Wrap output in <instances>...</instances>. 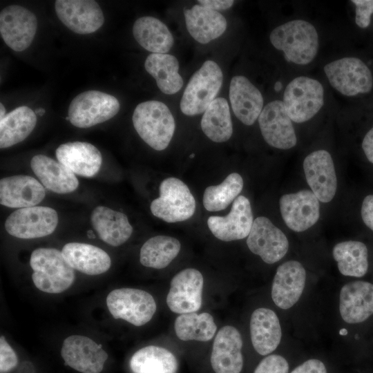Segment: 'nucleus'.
<instances>
[{"instance_id": "obj_1", "label": "nucleus", "mask_w": 373, "mask_h": 373, "mask_svg": "<svg viewBox=\"0 0 373 373\" xmlns=\"http://www.w3.org/2000/svg\"><path fill=\"white\" fill-rule=\"evenodd\" d=\"M275 48L285 59L298 65L309 64L318 50V35L315 27L303 19L289 21L275 28L269 35Z\"/></svg>"}, {"instance_id": "obj_2", "label": "nucleus", "mask_w": 373, "mask_h": 373, "mask_svg": "<svg viewBox=\"0 0 373 373\" xmlns=\"http://www.w3.org/2000/svg\"><path fill=\"white\" fill-rule=\"evenodd\" d=\"M132 120L140 137L151 148L162 151L169 146L175 122L165 104L155 100L142 102L135 107Z\"/></svg>"}, {"instance_id": "obj_3", "label": "nucleus", "mask_w": 373, "mask_h": 373, "mask_svg": "<svg viewBox=\"0 0 373 373\" xmlns=\"http://www.w3.org/2000/svg\"><path fill=\"white\" fill-rule=\"evenodd\" d=\"M30 265L34 271L32 279L39 290L59 294L68 289L75 279L74 269L61 251L54 248H38L30 256Z\"/></svg>"}, {"instance_id": "obj_4", "label": "nucleus", "mask_w": 373, "mask_h": 373, "mask_svg": "<svg viewBox=\"0 0 373 373\" xmlns=\"http://www.w3.org/2000/svg\"><path fill=\"white\" fill-rule=\"evenodd\" d=\"M223 82L220 66L207 60L191 77L182 97L180 106L186 115L204 113L216 99Z\"/></svg>"}, {"instance_id": "obj_5", "label": "nucleus", "mask_w": 373, "mask_h": 373, "mask_svg": "<svg viewBox=\"0 0 373 373\" xmlns=\"http://www.w3.org/2000/svg\"><path fill=\"white\" fill-rule=\"evenodd\" d=\"M160 197L153 200L152 214L162 220L173 223L186 220L195 211V200L187 185L178 178L171 177L160 185Z\"/></svg>"}, {"instance_id": "obj_6", "label": "nucleus", "mask_w": 373, "mask_h": 373, "mask_svg": "<svg viewBox=\"0 0 373 373\" xmlns=\"http://www.w3.org/2000/svg\"><path fill=\"white\" fill-rule=\"evenodd\" d=\"M283 103L291 121L303 123L312 119L324 104V88L316 79L299 76L286 86Z\"/></svg>"}, {"instance_id": "obj_7", "label": "nucleus", "mask_w": 373, "mask_h": 373, "mask_svg": "<svg viewBox=\"0 0 373 373\" xmlns=\"http://www.w3.org/2000/svg\"><path fill=\"white\" fill-rule=\"evenodd\" d=\"M119 108L115 97L99 90H87L71 101L68 117L73 126L86 128L113 117Z\"/></svg>"}, {"instance_id": "obj_8", "label": "nucleus", "mask_w": 373, "mask_h": 373, "mask_svg": "<svg viewBox=\"0 0 373 373\" xmlns=\"http://www.w3.org/2000/svg\"><path fill=\"white\" fill-rule=\"evenodd\" d=\"M106 305L114 318L124 320L135 326L150 321L157 309L149 293L133 288L113 290L107 296Z\"/></svg>"}, {"instance_id": "obj_9", "label": "nucleus", "mask_w": 373, "mask_h": 373, "mask_svg": "<svg viewBox=\"0 0 373 373\" xmlns=\"http://www.w3.org/2000/svg\"><path fill=\"white\" fill-rule=\"evenodd\" d=\"M331 86L345 96L367 93L373 87V76L367 66L356 57H343L324 66Z\"/></svg>"}, {"instance_id": "obj_10", "label": "nucleus", "mask_w": 373, "mask_h": 373, "mask_svg": "<svg viewBox=\"0 0 373 373\" xmlns=\"http://www.w3.org/2000/svg\"><path fill=\"white\" fill-rule=\"evenodd\" d=\"M58 215L52 208L34 206L18 209L8 216L5 229L11 236L31 239L51 234L58 224Z\"/></svg>"}, {"instance_id": "obj_11", "label": "nucleus", "mask_w": 373, "mask_h": 373, "mask_svg": "<svg viewBox=\"0 0 373 373\" xmlns=\"http://www.w3.org/2000/svg\"><path fill=\"white\" fill-rule=\"evenodd\" d=\"M37 28V17L19 5H11L0 12V33L12 50L21 52L32 44Z\"/></svg>"}, {"instance_id": "obj_12", "label": "nucleus", "mask_w": 373, "mask_h": 373, "mask_svg": "<svg viewBox=\"0 0 373 373\" xmlns=\"http://www.w3.org/2000/svg\"><path fill=\"white\" fill-rule=\"evenodd\" d=\"M203 283L202 274L195 269H185L175 274L166 296L170 310L180 314L198 311L202 305Z\"/></svg>"}, {"instance_id": "obj_13", "label": "nucleus", "mask_w": 373, "mask_h": 373, "mask_svg": "<svg viewBox=\"0 0 373 373\" xmlns=\"http://www.w3.org/2000/svg\"><path fill=\"white\" fill-rule=\"evenodd\" d=\"M249 250L267 264L279 261L287 254L288 240L285 233L266 217L256 218L247 236Z\"/></svg>"}, {"instance_id": "obj_14", "label": "nucleus", "mask_w": 373, "mask_h": 373, "mask_svg": "<svg viewBox=\"0 0 373 373\" xmlns=\"http://www.w3.org/2000/svg\"><path fill=\"white\" fill-rule=\"evenodd\" d=\"M55 8L59 19L77 34L93 33L104 22L103 12L93 0H57Z\"/></svg>"}, {"instance_id": "obj_15", "label": "nucleus", "mask_w": 373, "mask_h": 373, "mask_svg": "<svg viewBox=\"0 0 373 373\" xmlns=\"http://www.w3.org/2000/svg\"><path fill=\"white\" fill-rule=\"evenodd\" d=\"M61 355L65 365L82 373H100L108 358L101 345L80 335H72L64 341Z\"/></svg>"}, {"instance_id": "obj_16", "label": "nucleus", "mask_w": 373, "mask_h": 373, "mask_svg": "<svg viewBox=\"0 0 373 373\" xmlns=\"http://www.w3.org/2000/svg\"><path fill=\"white\" fill-rule=\"evenodd\" d=\"M258 123L262 135L269 145L286 150L296 144L294 128L282 101L268 103L258 117Z\"/></svg>"}, {"instance_id": "obj_17", "label": "nucleus", "mask_w": 373, "mask_h": 373, "mask_svg": "<svg viewBox=\"0 0 373 373\" xmlns=\"http://www.w3.org/2000/svg\"><path fill=\"white\" fill-rule=\"evenodd\" d=\"M254 222L251 207L248 198L238 196L226 216H211L207 219L213 235L222 241L241 240L247 237Z\"/></svg>"}, {"instance_id": "obj_18", "label": "nucleus", "mask_w": 373, "mask_h": 373, "mask_svg": "<svg viewBox=\"0 0 373 373\" xmlns=\"http://www.w3.org/2000/svg\"><path fill=\"white\" fill-rule=\"evenodd\" d=\"M306 180L312 191L322 202H329L335 195L337 178L332 158L325 150H318L304 160Z\"/></svg>"}, {"instance_id": "obj_19", "label": "nucleus", "mask_w": 373, "mask_h": 373, "mask_svg": "<svg viewBox=\"0 0 373 373\" xmlns=\"http://www.w3.org/2000/svg\"><path fill=\"white\" fill-rule=\"evenodd\" d=\"M279 204L284 222L294 231L307 230L319 218V200L311 191L303 190L283 195Z\"/></svg>"}, {"instance_id": "obj_20", "label": "nucleus", "mask_w": 373, "mask_h": 373, "mask_svg": "<svg viewBox=\"0 0 373 373\" xmlns=\"http://www.w3.org/2000/svg\"><path fill=\"white\" fill-rule=\"evenodd\" d=\"M242 341L233 326L222 327L214 339L211 364L216 373H240L243 366Z\"/></svg>"}, {"instance_id": "obj_21", "label": "nucleus", "mask_w": 373, "mask_h": 373, "mask_svg": "<svg viewBox=\"0 0 373 373\" xmlns=\"http://www.w3.org/2000/svg\"><path fill=\"white\" fill-rule=\"evenodd\" d=\"M305 280V269L299 262L289 260L280 265L271 287V298L276 305L287 309L295 305L303 291Z\"/></svg>"}, {"instance_id": "obj_22", "label": "nucleus", "mask_w": 373, "mask_h": 373, "mask_svg": "<svg viewBox=\"0 0 373 373\" xmlns=\"http://www.w3.org/2000/svg\"><path fill=\"white\" fill-rule=\"evenodd\" d=\"M45 195L43 185L30 175H12L0 180V203L10 208L36 206Z\"/></svg>"}, {"instance_id": "obj_23", "label": "nucleus", "mask_w": 373, "mask_h": 373, "mask_svg": "<svg viewBox=\"0 0 373 373\" xmlns=\"http://www.w3.org/2000/svg\"><path fill=\"white\" fill-rule=\"evenodd\" d=\"M339 310L348 323H359L373 314V284L354 281L345 285L340 292Z\"/></svg>"}, {"instance_id": "obj_24", "label": "nucleus", "mask_w": 373, "mask_h": 373, "mask_svg": "<svg viewBox=\"0 0 373 373\" xmlns=\"http://www.w3.org/2000/svg\"><path fill=\"white\" fill-rule=\"evenodd\" d=\"M229 99L234 115L247 126L254 124L263 109L260 91L245 76L232 77Z\"/></svg>"}, {"instance_id": "obj_25", "label": "nucleus", "mask_w": 373, "mask_h": 373, "mask_svg": "<svg viewBox=\"0 0 373 373\" xmlns=\"http://www.w3.org/2000/svg\"><path fill=\"white\" fill-rule=\"evenodd\" d=\"M59 162L75 174L93 177L99 171L102 156L99 149L86 142H70L61 144L56 149Z\"/></svg>"}, {"instance_id": "obj_26", "label": "nucleus", "mask_w": 373, "mask_h": 373, "mask_svg": "<svg viewBox=\"0 0 373 373\" xmlns=\"http://www.w3.org/2000/svg\"><path fill=\"white\" fill-rule=\"evenodd\" d=\"M30 166L42 185L54 193H71L79 186V181L72 171L46 155H35L30 161Z\"/></svg>"}, {"instance_id": "obj_27", "label": "nucleus", "mask_w": 373, "mask_h": 373, "mask_svg": "<svg viewBox=\"0 0 373 373\" xmlns=\"http://www.w3.org/2000/svg\"><path fill=\"white\" fill-rule=\"evenodd\" d=\"M90 222L99 238L113 247L124 244L133 233V227L124 213L104 206L93 210Z\"/></svg>"}, {"instance_id": "obj_28", "label": "nucleus", "mask_w": 373, "mask_h": 373, "mask_svg": "<svg viewBox=\"0 0 373 373\" xmlns=\"http://www.w3.org/2000/svg\"><path fill=\"white\" fill-rule=\"evenodd\" d=\"M184 15L188 32L201 44L219 37L227 28V21L222 14L201 5L185 8Z\"/></svg>"}, {"instance_id": "obj_29", "label": "nucleus", "mask_w": 373, "mask_h": 373, "mask_svg": "<svg viewBox=\"0 0 373 373\" xmlns=\"http://www.w3.org/2000/svg\"><path fill=\"white\" fill-rule=\"evenodd\" d=\"M251 340L255 350L260 355H267L278 346L282 336L279 319L270 309L258 308L250 320Z\"/></svg>"}, {"instance_id": "obj_30", "label": "nucleus", "mask_w": 373, "mask_h": 373, "mask_svg": "<svg viewBox=\"0 0 373 373\" xmlns=\"http://www.w3.org/2000/svg\"><path fill=\"white\" fill-rule=\"evenodd\" d=\"M61 253L70 267L83 274L94 276L107 271L111 265L108 254L101 248L86 243L69 242Z\"/></svg>"}, {"instance_id": "obj_31", "label": "nucleus", "mask_w": 373, "mask_h": 373, "mask_svg": "<svg viewBox=\"0 0 373 373\" xmlns=\"http://www.w3.org/2000/svg\"><path fill=\"white\" fill-rule=\"evenodd\" d=\"M133 34L142 47L153 53L166 54L174 41L167 26L160 20L149 16L140 17L135 21Z\"/></svg>"}, {"instance_id": "obj_32", "label": "nucleus", "mask_w": 373, "mask_h": 373, "mask_svg": "<svg viewBox=\"0 0 373 373\" xmlns=\"http://www.w3.org/2000/svg\"><path fill=\"white\" fill-rule=\"evenodd\" d=\"M144 67L164 94L173 95L182 88L183 79L178 73V61L173 55L151 53L146 57Z\"/></svg>"}, {"instance_id": "obj_33", "label": "nucleus", "mask_w": 373, "mask_h": 373, "mask_svg": "<svg viewBox=\"0 0 373 373\" xmlns=\"http://www.w3.org/2000/svg\"><path fill=\"white\" fill-rule=\"evenodd\" d=\"M37 124L36 113L22 106L6 114L0 120V148L10 147L24 140Z\"/></svg>"}, {"instance_id": "obj_34", "label": "nucleus", "mask_w": 373, "mask_h": 373, "mask_svg": "<svg viewBox=\"0 0 373 373\" xmlns=\"http://www.w3.org/2000/svg\"><path fill=\"white\" fill-rule=\"evenodd\" d=\"M133 373H176L178 361L168 350L149 345L133 354L129 362Z\"/></svg>"}, {"instance_id": "obj_35", "label": "nucleus", "mask_w": 373, "mask_h": 373, "mask_svg": "<svg viewBox=\"0 0 373 373\" xmlns=\"http://www.w3.org/2000/svg\"><path fill=\"white\" fill-rule=\"evenodd\" d=\"M201 128L213 142H224L230 139L233 126L226 99L217 97L210 104L202 115Z\"/></svg>"}, {"instance_id": "obj_36", "label": "nucleus", "mask_w": 373, "mask_h": 373, "mask_svg": "<svg viewBox=\"0 0 373 373\" xmlns=\"http://www.w3.org/2000/svg\"><path fill=\"white\" fill-rule=\"evenodd\" d=\"M339 271L347 276L362 277L368 269V251L359 241L349 240L336 244L332 251Z\"/></svg>"}, {"instance_id": "obj_37", "label": "nucleus", "mask_w": 373, "mask_h": 373, "mask_svg": "<svg viewBox=\"0 0 373 373\" xmlns=\"http://www.w3.org/2000/svg\"><path fill=\"white\" fill-rule=\"evenodd\" d=\"M180 241L168 236H156L147 240L140 249V261L145 267L163 269L180 251Z\"/></svg>"}, {"instance_id": "obj_38", "label": "nucleus", "mask_w": 373, "mask_h": 373, "mask_svg": "<svg viewBox=\"0 0 373 373\" xmlns=\"http://www.w3.org/2000/svg\"><path fill=\"white\" fill-rule=\"evenodd\" d=\"M174 329L178 338L182 341L205 342L213 337L217 326L210 314L191 312L178 316Z\"/></svg>"}, {"instance_id": "obj_39", "label": "nucleus", "mask_w": 373, "mask_h": 373, "mask_svg": "<svg viewBox=\"0 0 373 373\" xmlns=\"http://www.w3.org/2000/svg\"><path fill=\"white\" fill-rule=\"evenodd\" d=\"M243 188V180L237 173L229 174L216 186L206 188L203 194V205L209 211L226 209L238 197Z\"/></svg>"}, {"instance_id": "obj_40", "label": "nucleus", "mask_w": 373, "mask_h": 373, "mask_svg": "<svg viewBox=\"0 0 373 373\" xmlns=\"http://www.w3.org/2000/svg\"><path fill=\"white\" fill-rule=\"evenodd\" d=\"M288 371L286 359L280 355L271 354L260 361L254 373H288Z\"/></svg>"}, {"instance_id": "obj_41", "label": "nucleus", "mask_w": 373, "mask_h": 373, "mask_svg": "<svg viewBox=\"0 0 373 373\" xmlns=\"http://www.w3.org/2000/svg\"><path fill=\"white\" fill-rule=\"evenodd\" d=\"M18 363V358L3 336L0 337V372L8 373Z\"/></svg>"}, {"instance_id": "obj_42", "label": "nucleus", "mask_w": 373, "mask_h": 373, "mask_svg": "<svg viewBox=\"0 0 373 373\" xmlns=\"http://www.w3.org/2000/svg\"><path fill=\"white\" fill-rule=\"evenodd\" d=\"M352 2L356 6V25L361 28H367L370 24L373 14V0H353Z\"/></svg>"}, {"instance_id": "obj_43", "label": "nucleus", "mask_w": 373, "mask_h": 373, "mask_svg": "<svg viewBox=\"0 0 373 373\" xmlns=\"http://www.w3.org/2000/svg\"><path fill=\"white\" fill-rule=\"evenodd\" d=\"M291 373H327V370L320 360L309 359L296 367Z\"/></svg>"}, {"instance_id": "obj_44", "label": "nucleus", "mask_w": 373, "mask_h": 373, "mask_svg": "<svg viewBox=\"0 0 373 373\" xmlns=\"http://www.w3.org/2000/svg\"><path fill=\"white\" fill-rule=\"evenodd\" d=\"M361 213L365 224L373 231V195H368L363 199Z\"/></svg>"}, {"instance_id": "obj_45", "label": "nucleus", "mask_w": 373, "mask_h": 373, "mask_svg": "<svg viewBox=\"0 0 373 373\" xmlns=\"http://www.w3.org/2000/svg\"><path fill=\"white\" fill-rule=\"evenodd\" d=\"M200 5L209 8L213 10H224L231 8L234 1L232 0H200L198 1Z\"/></svg>"}, {"instance_id": "obj_46", "label": "nucleus", "mask_w": 373, "mask_h": 373, "mask_svg": "<svg viewBox=\"0 0 373 373\" xmlns=\"http://www.w3.org/2000/svg\"><path fill=\"white\" fill-rule=\"evenodd\" d=\"M362 149L367 160L373 164V127L365 134Z\"/></svg>"}, {"instance_id": "obj_47", "label": "nucleus", "mask_w": 373, "mask_h": 373, "mask_svg": "<svg viewBox=\"0 0 373 373\" xmlns=\"http://www.w3.org/2000/svg\"><path fill=\"white\" fill-rule=\"evenodd\" d=\"M6 115V108L2 103L0 104V120L4 118V117Z\"/></svg>"}, {"instance_id": "obj_48", "label": "nucleus", "mask_w": 373, "mask_h": 373, "mask_svg": "<svg viewBox=\"0 0 373 373\" xmlns=\"http://www.w3.org/2000/svg\"><path fill=\"white\" fill-rule=\"evenodd\" d=\"M45 113H46V111L43 108H39L36 109V111H35V113L38 114L39 116L44 115Z\"/></svg>"}, {"instance_id": "obj_49", "label": "nucleus", "mask_w": 373, "mask_h": 373, "mask_svg": "<svg viewBox=\"0 0 373 373\" xmlns=\"http://www.w3.org/2000/svg\"><path fill=\"white\" fill-rule=\"evenodd\" d=\"M282 88V84L280 82H277L276 84H275V86H274V89L276 91H279Z\"/></svg>"}, {"instance_id": "obj_50", "label": "nucleus", "mask_w": 373, "mask_h": 373, "mask_svg": "<svg viewBox=\"0 0 373 373\" xmlns=\"http://www.w3.org/2000/svg\"><path fill=\"white\" fill-rule=\"evenodd\" d=\"M194 156H195V154H194V153H192V154H191V155H189V157H190V158H193Z\"/></svg>"}, {"instance_id": "obj_51", "label": "nucleus", "mask_w": 373, "mask_h": 373, "mask_svg": "<svg viewBox=\"0 0 373 373\" xmlns=\"http://www.w3.org/2000/svg\"><path fill=\"white\" fill-rule=\"evenodd\" d=\"M66 120H69V117H66Z\"/></svg>"}]
</instances>
